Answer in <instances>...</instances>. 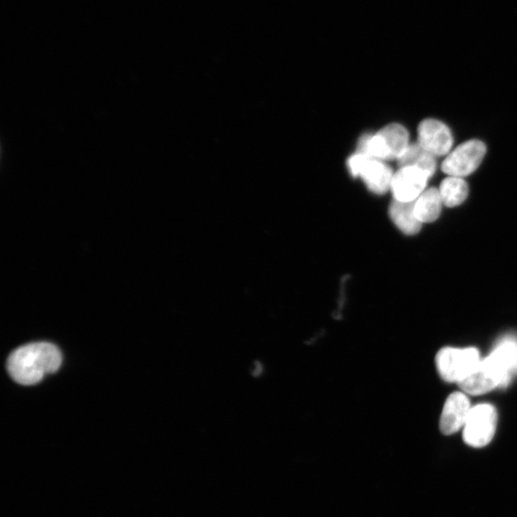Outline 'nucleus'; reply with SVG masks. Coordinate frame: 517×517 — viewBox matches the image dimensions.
<instances>
[{
  "instance_id": "8",
  "label": "nucleus",
  "mask_w": 517,
  "mask_h": 517,
  "mask_svg": "<svg viewBox=\"0 0 517 517\" xmlns=\"http://www.w3.org/2000/svg\"><path fill=\"white\" fill-rule=\"evenodd\" d=\"M429 178L417 167H402L393 177L391 191L394 200L415 202L426 191Z\"/></svg>"
},
{
  "instance_id": "4",
  "label": "nucleus",
  "mask_w": 517,
  "mask_h": 517,
  "mask_svg": "<svg viewBox=\"0 0 517 517\" xmlns=\"http://www.w3.org/2000/svg\"><path fill=\"white\" fill-rule=\"evenodd\" d=\"M481 366L498 388H507L517 376V338L505 336L500 340Z\"/></svg>"
},
{
  "instance_id": "13",
  "label": "nucleus",
  "mask_w": 517,
  "mask_h": 517,
  "mask_svg": "<svg viewBox=\"0 0 517 517\" xmlns=\"http://www.w3.org/2000/svg\"><path fill=\"white\" fill-rule=\"evenodd\" d=\"M439 194L443 203L448 207L462 204L469 194L467 182L461 178L449 177L440 183Z\"/></svg>"
},
{
  "instance_id": "3",
  "label": "nucleus",
  "mask_w": 517,
  "mask_h": 517,
  "mask_svg": "<svg viewBox=\"0 0 517 517\" xmlns=\"http://www.w3.org/2000/svg\"><path fill=\"white\" fill-rule=\"evenodd\" d=\"M481 360L476 348L446 347L437 354L436 367L440 377L459 385L479 367Z\"/></svg>"
},
{
  "instance_id": "11",
  "label": "nucleus",
  "mask_w": 517,
  "mask_h": 517,
  "mask_svg": "<svg viewBox=\"0 0 517 517\" xmlns=\"http://www.w3.org/2000/svg\"><path fill=\"white\" fill-rule=\"evenodd\" d=\"M389 215L402 233L415 235L419 233L421 223L415 214V202H404L394 200L390 204Z\"/></svg>"
},
{
  "instance_id": "12",
  "label": "nucleus",
  "mask_w": 517,
  "mask_h": 517,
  "mask_svg": "<svg viewBox=\"0 0 517 517\" xmlns=\"http://www.w3.org/2000/svg\"><path fill=\"white\" fill-rule=\"evenodd\" d=\"M442 197L437 188H429L415 201V214L421 222H435L440 215L443 205Z\"/></svg>"
},
{
  "instance_id": "6",
  "label": "nucleus",
  "mask_w": 517,
  "mask_h": 517,
  "mask_svg": "<svg viewBox=\"0 0 517 517\" xmlns=\"http://www.w3.org/2000/svg\"><path fill=\"white\" fill-rule=\"evenodd\" d=\"M497 419L496 409L491 405L472 408L463 429L464 442L475 449L487 447L495 435Z\"/></svg>"
},
{
  "instance_id": "5",
  "label": "nucleus",
  "mask_w": 517,
  "mask_h": 517,
  "mask_svg": "<svg viewBox=\"0 0 517 517\" xmlns=\"http://www.w3.org/2000/svg\"><path fill=\"white\" fill-rule=\"evenodd\" d=\"M350 174L360 178L374 194L383 195L391 190L394 174L385 161L357 152L347 161Z\"/></svg>"
},
{
  "instance_id": "7",
  "label": "nucleus",
  "mask_w": 517,
  "mask_h": 517,
  "mask_svg": "<svg viewBox=\"0 0 517 517\" xmlns=\"http://www.w3.org/2000/svg\"><path fill=\"white\" fill-rule=\"evenodd\" d=\"M486 151V145L482 141H467L449 153L442 170L450 177L462 179L470 176L481 166Z\"/></svg>"
},
{
  "instance_id": "1",
  "label": "nucleus",
  "mask_w": 517,
  "mask_h": 517,
  "mask_svg": "<svg viewBox=\"0 0 517 517\" xmlns=\"http://www.w3.org/2000/svg\"><path fill=\"white\" fill-rule=\"evenodd\" d=\"M62 354L48 342H36L14 351L7 362L11 377L19 385L34 386L60 369Z\"/></svg>"
},
{
  "instance_id": "2",
  "label": "nucleus",
  "mask_w": 517,
  "mask_h": 517,
  "mask_svg": "<svg viewBox=\"0 0 517 517\" xmlns=\"http://www.w3.org/2000/svg\"><path fill=\"white\" fill-rule=\"evenodd\" d=\"M409 145L407 129L399 124H390L375 134L363 136L357 152L382 161L398 160Z\"/></svg>"
},
{
  "instance_id": "9",
  "label": "nucleus",
  "mask_w": 517,
  "mask_h": 517,
  "mask_svg": "<svg viewBox=\"0 0 517 517\" xmlns=\"http://www.w3.org/2000/svg\"><path fill=\"white\" fill-rule=\"evenodd\" d=\"M418 143L434 157H443L450 152L453 138L443 122L427 119L418 128Z\"/></svg>"
},
{
  "instance_id": "10",
  "label": "nucleus",
  "mask_w": 517,
  "mask_h": 517,
  "mask_svg": "<svg viewBox=\"0 0 517 517\" xmlns=\"http://www.w3.org/2000/svg\"><path fill=\"white\" fill-rule=\"evenodd\" d=\"M470 401L465 393H452L447 399L439 419V430L452 435L463 429L471 410Z\"/></svg>"
}]
</instances>
